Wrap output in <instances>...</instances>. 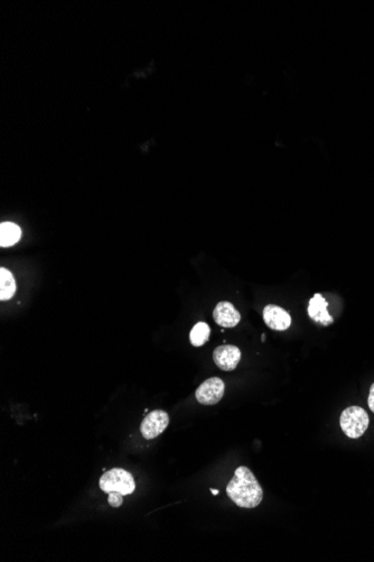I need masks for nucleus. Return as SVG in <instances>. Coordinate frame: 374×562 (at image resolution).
<instances>
[{
    "label": "nucleus",
    "instance_id": "9d476101",
    "mask_svg": "<svg viewBox=\"0 0 374 562\" xmlns=\"http://www.w3.org/2000/svg\"><path fill=\"white\" fill-rule=\"evenodd\" d=\"M22 236V230L16 223H3L0 225V246L11 247L16 244Z\"/></svg>",
    "mask_w": 374,
    "mask_h": 562
},
{
    "label": "nucleus",
    "instance_id": "0eeeda50",
    "mask_svg": "<svg viewBox=\"0 0 374 562\" xmlns=\"http://www.w3.org/2000/svg\"><path fill=\"white\" fill-rule=\"evenodd\" d=\"M263 320L267 327L276 332H285L291 324L289 313L275 305H267L263 309Z\"/></svg>",
    "mask_w": 374,
    "mask_h": 562
},
{
    "label": "nucleus",
    "instance_id": "ddd939ff",
    "mask_svg": "<svg viewBox=\"0 0 374 562\" xmlns=\"http://www.w3.org/2000/svg\"><path fill=\"white\" fill-rule=\"evenodd\" d=\"M108 503L112 508H120L123 503V495L117 492L109 493Z\"/></svg>",
    "mask_w": 374,
    "mask_h": 562
},
{
    "label": "nucleus",
    "instance_id": "f03ea898",
    "mask_svg": "<svg viewBox=\"0 0 374 562\" xmlns=\"http://www.w3.org/2000/svg\"><path fill=\"white\" fill-rule=\"evenodd\" d=\"M99 486H100L101 491L107 494L117 492L123 496L133 494L136 489V484H135L133 475L121 468H114V469L108 470L103 474L101 476L100 481H99Z\"/></svg>",
    "mask_w": 374,
    "mask_h": 562
},
{
    "label": "nucleus",
    "instance_id": "39448f33",
    "mask_svg": "<svg viewBox=\"0 0 374 562\" xmlns=\"http://www.w3.org/2000/svg\"><path fill=\"white\" fill-rule=\"evenodd\" d=\"M225 385L221 378L212 377L204 380L196 390L195 397L203 405H215L220 402L224 395Z\"/></svg>",
    "mask_w": 374,
    "mask_h": 562
},
{
    "label": "nucleus",
    "instance_id": "6e6552de",
    "mask_svg": "<svg viewBox=\"0 0 374 562\" xmlns=\"http://www.w3.org/2000/svg\"><path fill=\"white\" fill-rule=\"evenodd\" d=\"M215 322L224 328H234L241 320V315L230 302L222 301L217 303L213 311Z\"/></svg>",
    "mask_w": 374,
    "mask_h": 562
},
{
    "label": "nucleus",
    "instance_id": "4468645a",
    "mask_svg": "<svg viewBox=\"0 0 374 562\" xmlns=\"http://www.w3.org/2000/svg\"><path fill=\"white\" fill-rule=\"evenodd\" d=\"M369 408L372 412L374 413V383L372 384L371 389H370V394H369Z\"/></svg>",
    "mask_w": 374,
    "mask_h": 562
},
{
    "label": "nucleus",
    "instance_id": "20e7f679",
    "mask_svg": "<svg viewBox=\"0 0 374 562\" xmlns=\"http://www.w3.org/2000/svg\"><path fill=\"white\" fill-rule=\"evenodd\" d=\"M169 424V413L163 410H155L141 422L140 432L147 440H152L162 435Z\"/></svg>",
    "mask_w": 374,
    "mask_h": 562
},
{
    "label": "nucleus",
    "instance_id": "2eb2a0df",
    "mask_svg": "<svg viewBox=\"0 0 374 562\" xmlns=\"http://www.w3.org/2000/svg\"><path fill=\"white\" fill-rule=\"evenodd\" d=\"M211 493L212 494L217 495L219 494V491H217V489L211 488Z\"/></svg>",
    "mask_w": 374,
    "mask_h": 562
},
{
    "label": "nucleus",
    "instance_id": "9b49d317",
    "mask_svg": "<svg viewBox=\"0 0 374 562\" xmlns=\"http://www.w3.org/2000/svg\"><path fill=\"white\" fill-rule=\"evenodd\" d=\"M16 281L8 269H0V300L7 301L16 293Z\"/></svg>",
    "mask_w": 374,
    "mask_h": 562
},
{
    "label": "nucleus",
    "instance_id": "f257e3e1",
    "mask_svg": "<svg viewBox=\"0 0 374 562\" xmlns=\"http://www.w3.org/2000/svg\"><path fill=\"white\" fill-rule=\"evenodd\" d=\"M227 494L239 508H255L263 502V491L253 472L248 467L236 468L229 481Z\"/></svg>",
    "mask_w": 374,
    "mask_h": 562
},
{
    "label": "nucleus",
    "instance_id": "423d86ee",
    "mask_svg": "<svg viewBox=\"0 0 374 562\" xmlns=\"http://www.w3.org/2000/svg\"><path fill=\"white\" fill-rule=\"evenodd\" d=\"M213 359L220 370L231 372L236 370L241 361V351L236 346H220L213 351Z\"/></svg>",
    "mask_w": 374,
    "mask_h": 562
},
{
    "label": "nucleus",
    "instance_id": "1a4fd4ad",
    "mask_svg": "<svg viewBox=\"0 0 374 562\" xmlns=\"http://www.w3.org/2000/svg\"><path fill=\"white\" fill-rule=\"evenodd\" d=\"M328 303L322 294L318 293L309 300L308 315L315 322L328 326L333 322L330 313L327 312Z\"/></svg>",
    "mask_w": 374,
    "mask_h": 562
},
{
    "label": "nucleus",
    "instance_id": "f8f14e48",
    "mask_svg": "<svg viewBox=\"0 0 374 562\" xmlns=\"http://www.w3.org/2000/svg\"><path fill=\"white\" fill-rule=\"evenodd\" d=\"M210 334H211V329H210L209 324L205 322H198L191 330V344L194 347H201L209 340Z\"/></svg>",
    "mask_w": 374,
    "mask_h": 562
},
{
    "label": "nucleus",
    "instance_id": "7ed1b4c3",
    "mask_svg": "<svg viewBox=\"0 0 374 562\" xmlns=\"http://www.w3.org/2000/svg\"><path fill=\"white\" fill-rule=\"evenodd\" d=\"M369 422L368 413L360 406L345 409L339 418L342 430L351 439L362 437L369 426Z\"/></svg>",
    "mask_w": 374,
    "mask_h": 562
}]
</instances>
